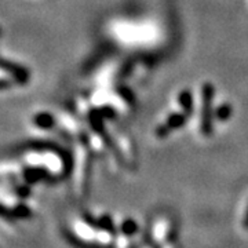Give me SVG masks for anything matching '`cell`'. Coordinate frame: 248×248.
I'll return each instance as SVG.
<instances>
[{
  "instance_id": "52a82bcc",
  "label": "cell",
  "mask_w": 248,
  "mask_h": 248,
  "mask_svg": "<svg viewBox=\"0 0 248 248\" xmlns=\"http://www.w3.org/2000/svg\"><path fill=\"white\" fill-rule=\"evenodd\" d=\"M232 113V109L231 107H228V105H223V107H221L218 110H217V116L221 119V120H226L229 116H231Z\"/></svg>"
},
{
  "instance_id": "ba28073f",
  "label": "cell",
  "mask_w": 248,
  "mask_h": 248,
  "mask_svg": "<svg viewBox=\"0 0 248 248\" xmlns=\"http://www.w3.org/2000/svg\"><path fill=\"white\" fill-rule=\"evenodd\" d=\"M244 226L248 228V211H247V215H246V218H244Z\"/></svg>"
},
{
  "instance_id": "7a4b0ae2",
  "label": "cell",
  "mask_w": 248,
  "mask_h": 248,
  "mask_svg": "<svg viewBox=\"0 0 248 248\" xmlns=\"http://www.w3.org/2000/svg\"><path fill=\"white\" fill-rule=\"evenodd\" d=\"M185 123L186 113L185 115H182V113H174V115L170 116L166 123L163 124V125H160L159 128L156 130V135H157L159 138H164V137H167L172 130L181 128Z\"/></svg>"
},
{
  "instance_id": "5b68a950",
  "label": "cell",
  "mask_w": 248,
  "mask_h": 248,
  "mask_svg": "<svg viewBox=\"0 0 248 248\" xmlns=\"http://www.w3.org/2000/svg\"><path fill=\"white\" fill-rule=\"evenodd\" d=\"M122 231L127 236H133L138 231V226H137V223L133 219H127V221H124L122 223Z\"/></svg>"
},
{
  "instance_id": "3957f363",
  "label": "cell",
  "mask_w": 248,
  "mask_h": 248,
  "mask_svg": "<svg viewBox=\"0 0 248 248\" xmlns=\"http://www.w3.org/2000/svg\"><path fill=\"white\" fill-rule=\"evenodd\" d=\"M179 104L182 105V108H184V110H185L186 115L187 116L190 115V112H192V108H193L192 94H190L189 91H184V93L181 94V97H179Z\"/></svg>"
},
{
  "instance_id": "6da1fadb",
  "label": "cell",
  "mask_w": 248,
  "mask_h": 248,
  "mask_svg": "<svg viewBox=\"0 0 248 248\" xmlns=\"http://www.w3.org/2000/svg\"><path fill=\"white\" fill-rule=\"evenodd\" d=\"M213 98H214V87L213 84H204L203 87V105H202V133L205 137H210L213 133Z\"/></svg>"
},
{
  "instance_id": "8992f818",
  "label": "cell",
  "mask_w": 248,
  "mask_h": 248,
  "mask_svg": "<svg viewBox=\"0 0 248 248\" xmlns=\"http://www.w3.org/2000/svg\"><path fill=\"white\" fill-rule=\"evenodd\" d=\"M97 225L101 228V229H104V231H108L110 232V233H113L115 232V226H113V223H112V219L110 218H102V219H99L97 222Z\"/></svg>"
},
{
  "instance_id": "277c9868",
  "label": "cell",
  "mask_w": 248,
  "mask_h": 248,
  "mask_svg": "<svg viewBox=\"0 0 248 248\" xmlns=\"http://www.w3.org/2000/svg\"><path fill=\"white\" fill-rule=\"evenodd\" d=\"M35 123L39 127H42V128H50L54 124V120L51 115H48V113H40V115L36 116Z\"/></svg>"
}]
</instances>
